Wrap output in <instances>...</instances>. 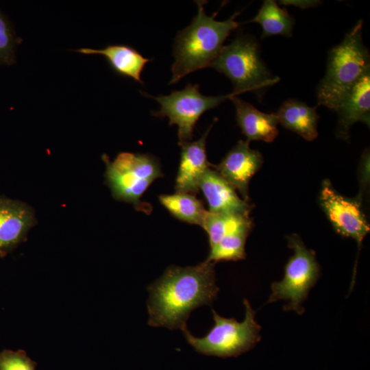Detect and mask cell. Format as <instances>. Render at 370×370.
<instances>
[{
    "label": "cell",
    "instance_id": "22",
    "mask_svg": "<svg viewBox=\"0 0 370 370\" xmlns=\"http://www.w3.org/2000/svg\"><path fill=\"white\" fill-rule=\"evenodd\" d=\"M21 42L12 24L0 11V65L15 63L16 49Z\"/></svg>",
    "mask_w": 370,
    "mask_h": 370
},
{
    "label": "cell",
    "instance_id": "23",
    "mask_svg": "<svg viewBox=\"0 0 370 370\" xmlns=\"http://www.w3.org/2000/svg\"><path fill=\"white\" fill-rule=\"evenodd\" d=\"M36 365L23 350L0 352V370H35Z\"/></svg>",
    "mask_w": 370,
    "mask_h": 370
},
{
    "label": "cell",
    "instance_id": "10",
    "mask_svg": "<svg viewBox=\"0 0 370 370\" xmlns=\"http://www.w3.org/2000/svg\"><path fill=\"white\" fill-rule=\"evenodd\" d=\"M263 157L249 147V142L240 140L225 156L215 170L243 199L249 201V184L253 175L262 167Z\"/></svg>",
    "mask_w": 370,
    "mask_h": 370
},
{
    "label": "cell",
    "instance_id": "17",
    "mask_svg": "<svg viewBox=\"0 0 370 370\" xmlns=\"http://www.w3.org/2000/svg\"><path fill=\"white\" fill-rule=\"evenodd\" d=\"M275 114L282 127L305 140L312 141L317 137L319 116L317 106L310 107L304 102L290 99L281 105Z\"/></svg>",
    "mask_w": 370,
    "mask_h": 370
},
{
    "label": "cell",
    "instance_id": "7",
    "mask_svg": "<svg viewBox=\"0 0 370 370\" xmlns=\"http://www.w3.org/2000/svg\"><path fill=\"white\" fill-rule=\"evenodd\" d=\"M287 241L294 254L284 267L282 280L271 284V293L267 302L286 301L285 311L293 310L301 314L304 312L302 304L316 284L320 268L314 251L307 248L297 234L287 236Z\"/></svg>",
    "mask_w": 370,
    "mask_h": 370
},
{
    "label": "cell",
    "instance_id": "14",
    "mask_svg": "<svg viewBox=\"0 0 370 370\" xmlns=\"http://www.w3.org/2000/svg\"><path fill=\"white\" fill-rule=\"evenodd\" d=\"M199 190L207 201L209 212L249 217L252 205L238 197L236 190L211 168L203 175Z\"/></svg>",
    "mask_w": 370,
    "mask_h": 370
},
{
    "label": "cell",
    "instance_id": "12",
    "mask_svg": "<svg viewBox=\"0 0 370 370\" xmlns=\"http://www.w3.org/2000/svg\"><path fill=\"white\" fill-rule=\"evenodd\" d=\"M213 123L196 141L186 142L181 145L179 169L175 180L176 193L195 195L199 190L200 180L212 164L206 154V140Z\"/></svg>",
    "mask_w": 370,
    "mask_h": 370
},
{
    "label": "cell",
    "instance_id": "16",
    "mask_svg": "<svg viewBox=\"0 0 370 370\" xmlns=\"http://www.w3.org/2000/svg\"><path fill=\"white\" fill-rule=\"evenodd\" d=\"M75 51L86 55H101L117 74L141 84V73L145 64L151 61L136 49L126 45H110L102 49L82 48Z\"/></svg>",
    "mask_w": 370,
    "mask_h": 370
},
{
    "label": "cell",
    "instance_id": "20",
    "mask_svg": "<svg viewBox=\"0 0 370 370\" xmlns=\"http://www.w3.org/2000/svg\"><path fill=\"white\" fill-rule=\"evenodd\" d=\"M250 225H252V221L249 217L207 211L201 227L207 232L210 247H212L225 236Z\"/></svg>",
    "mask_w": 370,
    "mask_h": 370
},
{
    "label": "cell",
    "instance_id": "5",
    "mask_svg": "<svg viewBox=\"0 0 370 370\" xmlns=\"http://www.w3.org/2000/svg\"><path fill=\"white\" fill-rule=\"evenodd\" d=\"M210 67L227 77L237 95L263 90L280 80L267 69L258 43L251 36H238L223 46Z\"/></svg>",
    "mask_w": 370,
    "mask_h": 370
},
{
    "label": "cell",
    "instance_id": "4",
    "mask_svg": "<svg viewBox=\"0 0 370 370\" xmlns=\"http://www.w3.org/2000/svg\"><path fill=\"white\" fill-rule=\"evenodd\" d=\"M244 320L225 318L212 310L214 325L201 338L195 337L187 329L182 330L187 342L198 352L219 357L237 356L260 341L261 327L255 319L256 312L247 299Z\"/></svg>",
    "mask_w": 370,
    "mask_h": 370
},
{
    "label": "cell",
    "instance_id": "9",
    "mask_svg": "<svg viewBox=\"0 0 370 370\" xmlns=\"http://www.w3.org/2000/svg\"><path fill=\"white\" fill-rule=\"evenodd\" d=\"M362 197L347 198L338 193L329 180L321 185L319 204L334 230L340 235L354 239L360 247L370 230L361 208Z\"/></svg>",
    "mask_w": 370,
    "mask_h": 370
},
{
    "label": "cell",
    "instance_id": "6",
    "mask_svg": "<svg viewBox=\"0 0 370 370\" xmlns=\"http://www.w3.org/2000/svg\"><path fill=\"white\" fill-rule=\"evenodd\" d=\"M105 177L113 197L134 205L138 210L147 212L141 197L156 179L163 176L158 159L147 153L121 152L113 161L106 155Z\"/></svg>",
    "mask_w": 370,
    "mask_h": 370
},
{
    "label": "cell",
    "instance_id": "8",
    "mask_svg": "<svg viewBox=\"0 0 370 370\" xmlns=\"http://www.w3.org/2000/svg\"><path fill=\"white\" fill-rule=\"evenodd\" d=\"M199 88L198 84H188L184 89L173 91L169 95L154 97L145 94L160 105V110L151 113L153 116L167 117L171 125H177L179 145L192 140L195 126L205 112L238 95L233 92L225 95L206 96L199 92Z\"/></svg>",
    "mask_w": 370,
    "mask_h": 370
},
{
    "label": "cell",
    "instance_id": "1",
    "mask_svg": "<svg viewBox=\"0 0 370 370\" xmlns=\"http://www.w3.org/2000/svg\"><path fill=\"white\" fill-rule=\"evenodd\" d=\"M214 264L205 260L195 266L168 267L147 288L148 324L171 330L186 328L194 309L210 305L217 297Z\"/></svg>",
    "mask_w": 370,
    "mask_h": 370
},
{
    "label": "cell",
    "instance_id": "2",
    "mask_svg": "<svg viewBox=\"0 0 370 370\" xmlns=\"http://www.w3.org/2000/svg\"><path fill=\"white\" fill-rule=\"evenodd\" d=\"M206 1H197V15L185 29L178 32L174 42V62L169 85L177 82L186 75L210 67L219 55L230 34L240 23L236 21L239 14L234 13L224 21L214 19L217 14L208 16L204 5Z\"/></svg>",
    "mask_w": 370,
    "mask_h": 370
},
{
    "label": "cell",
    "instance_id": "11",
    "mask_svg": "<svg viewBox=\"0 0 370 370\" xmlns=\"http://www.w3.org/2000/svg\"><path fill=\"white\" fill-rule=\"evenodd\" d=\"M36 219L26 204L0 197V256L4 257L25 241Z\"/></svg>",
    "mask_w": 370,
    "mask_h": 370
},
{
    "label": "cell",
    "instance_id": "15",
    "mask_svg": "<svg viewBox=\"0 0 370 370\" xmlns=\"http://www.w3.org/2000/svg\"><path fill=\"white\" fill-rule=\"evenodd\" d=\"M234 105L236 120L248 142H273L278 134L279 123L275 113H265L236 96L230 99Z\"/></svg>",
    "mask_w": 370,
    "mask_h": 370
},
{
    "label": "cell",
    "instance_id": "3",
    "mask_svg": "<svg viewBox=\"0 0 370 370\" xmlns=\"http://www.w3.org/2000/svg\"><path fill=\"white\" fill-rule=\"evenodd\" d=\"M362 20L346 34L329 52L327 69L317 88V103L336 111L356 82L370 70V55L365 45Z\"/></svg>",
    "mask_w": 370,
    "mask_h": 370
},
{
    "label": "cell",
    "instance_id": "18",
    "mask_svg": "<svg viewBox=\"0 0 370 370\" xmlns=\"http://www.w3.org/2000/svg\"><path fill=\"white\" fill-rule=\"evenodd\" d=\"M246 23L260 24L262 30V38L276 35L291 37L295 20L275 1L265 0L257 14Z\"/></svg>",
    "mask_w": 370,
    "mask_h": 370
},
{
    "label": "cell",
    "instance_id": "24",
    "mask_svg": "<svg viewBox=\"0 0 370 370\" xmlns=\"http://www.w3.org/2000/svg\"><path fill=\"white\" fill-rule=\"evenodd\" d=\"M321 1H312V0H304V1H290V0H286V1H280L279 3L282 5H295L297 7H299L301 9H306L311 7H314L320 3Z\"/></svg>",
    "mask_w": 370,
    "mask_h": 370
},
{
    "label": "cell",
    "instance_id": "19",
    "mask_svg": "<svg viewBox=\"0 0 370 370\" xmlns=\"http://www.w3.org/2000/svg\"><path fill=\"white\" fill-rule=\"evenodd\" d=\"M160 204L176 219L190 224L202 226L206 210L195 195L176 193L161 195Z\"/></svg>",
    "mask_w": 370,
    "mask_h": 370
},
{
    "label": "cell",
    "instance_id": "13",
    "mask_svg": "<svg viewBox=\"0 0 370 370\" xmlns=\"http://www.w3.org/2000/svg\"><path fill=\"white\" fill-rule=\"evenodd\" d=\"M338 114L336 136L347 140L353 124L362 122L370 124V70L366 71L356 82L340 102Z\"/></svg>",
    "mask_w": 370,
    "mask_h": 370
},
{
    "label": "cell",
    "instance_id": "21",
    "mask_svg": "<svg viewBox=\"0 0 370 370\" xmlns=\"http://www.w3.org/2000/svg\"><path fill=\"white\" fill-rule=\"evenodd\" d=\"M252 225L245 226L225 236L219 243L210 247L208 258L209 262L236 261L245 259V243Z\"/></svg>",
    "mask_w": 370,
    "mask_h": 370
}]
</instances>
